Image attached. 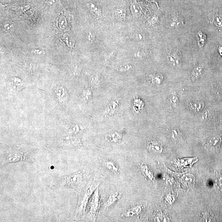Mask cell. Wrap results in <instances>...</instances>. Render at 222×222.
Returning <instances> with one entry per match:
<instances>
[{
    "label": "cell",
    "instance_id": "obj_36",
    "mask_svg": "<svg viewBox=\"0 0 222 222\" xmlns=\"http://www.w3.org/2000/svg\"><path fill=\"white\" fill-rule=\"evenodd\" d=\"M56 2V0H46V2L49 6H53Z\"/></svg>",
    "mask_w": 222,
    "mask_h": 222
},
{
    "label": "cell",
    "instance_id": "obj_19",
    "mask_svg": "<svg viewBox=\"0 0 222 222\" xmlns=\"http://www.w3.org/2000/svg\"><path fill=\"white\" fill-rule=\"evenodd\" d=\"M130 10L134 17H138L142 14V8L138 4L135 3L132 4L130 6Z\"/></svg>",
    "mask_w": 222,
    "mask_h": 222
},
{
    "label": "cell",
    "instance_id": "obj_30",
    "mask_svg": "<svg viewBox=\"0 0 222 222\" xmlns=\"http://www.w3.org/2000/svg\"><path fill=\"white\" fill-rule=\"evenodd\" d=\"M13 82L15 87L18 89L19 88L21 89L22 86H23V84L21 80L18 78H15L13 81Z\"/></svg>",
    "mask_w": 222,
    "mask_h": 222
},
{
    "label": "cell",
    "instance_id": "obj_26",
    "mask_svg": "<svg viewBox=\"0 0 222 222\" xmlns=\"http://www.w3.org/2000/svg\"><path fill=\"white\" fill-rule=\"evenodd\" d=\"M64 38L65 42L69 47L71 48L74 47L75 42L71 36L69 35L68 34H66L65 35Z\"/></svg>",
    "mask_w": 222,
    "mask_h": 222
},
{
    "label": "cell",
    "instance_id": "obj_4",
    "mask_svg": "<svg viewBox=\"0 0 222 222\" xmlns=\"http://www.w3.org/2000/svg\"><path fill=\"white\" fill-rule=\"evenodd\" d=\"M100 206V198L99 189L97 188L90 198L86 209L85 215L88 220L95 221Z\"/></svg>",
    "mask_w": 222,
    "mask_h": 222
},
{
    "label": "cell",
    "instance_id": "obj_8",
    "mask_svg": "<svg viewBox=\"0 0 222 222\" xmlns=\"http://www.w3.org/2000/svg\"><path fill=\"white\" fill-rule=\"evenodd\" d=\"M168 63L173 67H178L182 63L181 56L177 52L170 53L167 57Z\"/></svg>",
    "mask_w": 222,
    "mask_h": 222
},
{
    "label": "cell",
    "instance_id": "obj_21",
    "mask_svg": "<svg viewBox=\"0 0 222 222\" xmlns=\"http://www.w3.org/2000/svg\"><path fill=\"white\" fill-rule=\"evenodd\" d=\"M163 80V75L161 73L155 74L151 77V83L155 85H160Z\"/></svg>",
    "mask_w": 222,
    "mask_h": 222
},
{
    "label": "cell",
    "instance_id": "obj_22",
    "mask_svg": "<svg viewBox=\"0 0 222 222\" xmlns=\"http://www.w3.org/2000/svg\"><path fill=\"white\" fill-rule=\"evenodd\" d=\"M115 16L119 20H122L125 19L126 16V11L124 9L119 8H116L114 11Z\"/></svg>",
    "mask_w": 222,
    "mask_h": 222
},
{
    "label": "cell",
    "instance_id": "obj_37",
    "mask_svg": "<svg viewBox=\"0 0 222 222\" xmlns=\"http://www.w3.org/2000/svg\"><path fill=\"white\" fill-rule=\"evenodd\" d=\"M219 52L222 57V47H220L219 48Z\"/></svg>",
    "mask_w": 222,
    "mask_h": 222
},
{
    "label": "cell",
    "instance_id": "obj_15",
    "mask_svg": "<svg viewBox=\"0 0 222 222\" xmlns=\"http://www.w3.org/2000/svg\"><path fill=\"white\" fill-rule=\"evenodd\" d=\"M140 169L144 177L150 181H152L154 180V174L146 164L142 163L140 165Z\"/></svg>",
    "mask_w": 222,
    "mask_h": 222
},
{
    "label": "cell",
    "instance_id": "obj_27",
    "mask_svg": "<svg viewBox=\"0 0 222 222\" xmlns=\"http://www.w3.org/2000/svg\"><path fill=\"white\" fill-rule=\"evenodd\" d=\"M214 23L218 27H222V15H217L214 19Z\"/></svg>",
    "mask_w": 222,
    "mask_h": 222
},
{
    "label": "cell",
    "instance_id": "obj_3",
    "mask_svg": "<svg viewBox=\"0 0 222 222\" xmlns=\"http://www.w3.org/2000/svg\"><path fill=\"white\" fill-rule=\"evenodd\" d=\"M98 185L99 184L94 180L88 183L81 189L79 195L78 202L76 211V216L77 218L84 216L88 203L93 194L98 188Z\"/></svg>",
    "mask_w": 222,
    "mask_h": 222
},
{
    "label": "cell",
    "instance_id": "obj_6",
    "mask_svg": "<svg viewBox=\"0 0 222 222\" xmlns=\"http://www.w3.org/2000/svg\"><path fill=\"white\" fill-rule=\"evenodd\" d=\"M120 103V98L114 97L108 102L105 109V116L107 117L112 116L118 110Z\"/></svg>",
    "mask_w": 222,
    "mask_h": 222
},
{
    "label": "cell",
    "instance_id": "obj_2",
    "mask_svg": "<svg viewBox=\"0 0 222 222\" xmlns=\"http://www.w3.org/2000/svg\"><path fill=\"white\" fill-rule=\"evenodd\" d=\"M81 170L71 174L56 177L51 185L52 190L71 189L79 191L81 190L85 183L86 172Z\"/></svg>",
    "mask_w": 222,
    "mask_h": 222
},
{
    "label": "cell",
    "instance_id": "obj_25",
    "mask_svg": "<svg viewBox=\"0 0 222 222\" xmlns=\"http://www.w3.org/2000/svg\"><path fill=\"white\" fill-rule=\"evenodd\" d=\"M194 177L192 175H186L184 176L183 177V182H184V183L185 184L187 185L193 184L194 183Z\"/></svg>",
    "mask_w": 222,
    "mask_h": 222
},
{
    "label": "cell",
    "instance_id": "obj_23",
    "mask_svg": "<svg viewBox=\"0 0 222 222\" xmlns=\"http://www.w3.org/2000/svg\"><path fill=\"white\" fill-rule=\"evenodd\" d=\"M198 45L200 47H203L206 42L207 36L205 34L200 32L198 34Z\"/></svg>",
    "mask_w": 222,
    "mask_h": 222
},
{
    "label": "cell",
    "instance_id": "obj_20",
    "mask_svg": "<svg viewBox=\"0 0 222 222\" xmlns=\"http://www.w3.org/2000/svg\"><path fill=\"white\" fill-rule=\"evenodd\" d=\"M122 138V136L118 132H113L106 137V139L107 141L111 142H117L120 141Z\"/></svg>",
    "mask_w": 222,
    "mask_h": 222
},
{
    "label": "cell",
    "instance_id": "obj_7",
    "mask_svg": "<svg viewBox=\"0 0 222 222\" xmlns=\"http://www.w3.org/2000/svg\"><path fill=\"white\" fill-rule=\"evenodd\" d=\"M221 139L219 136L211 137L206 142V148L209 151L213 152L217 151L221 147Z\"/></svg>",
    "mask_w": 222,
    "mask_h": 222
},
{
    "label": "cell",
    "instance_id": "obj_16",
    "mask_svg": "<svg viewBox=\"0 0 222 222\" xmlns=\"http://www.w3.org/2000/svg\"><path fill=\"white\" fill-rule=\"evenodd\" d=\"M104 164L107 170L114 174H118L119 168L116 163L111 160H104Z\"/></svg>",
    "mask_w": 222,
    "mask_h": 222
},
{
    "label": "cell",
    "instance_id": "obj_1",
    "mask_svg": "<svg viewBox=\"0 0 222 222\" xmlns=\"http://www.w3.org/2000/svg\"><path fill=\"white\" fill-rule=\"evenodd\" d=\"M36 150L33 148L18 146L10 148L1 159V168L10 163L25 162L33 163L35 161Z\"/></svg>",
    "mask_w": 222,
    "mask_h": 222
},
{
    "label": "cell",
    "instance_id": "obj_28",
    "mask_svg": "<svg viewBox=\"0 0 222 222\" xmlns=\"http://www.w3.org/2000/svg\"><path fill=\"white\" fill-rule=\"evenodd\" d=\"M90 10L94 13L95 15H97L99 16L101 15V11L100 10V9L98 7L96 6L95 5L93 4V3H90Z\"/></svg>",
    "mask_w": 222,
    "mask_h": 222
},
{
    "label": "cell",
    "instance_id": "obj_12",
    "mask_svg": "<svg viewBox=\"0 0 222 222\" xmlns=\"http://www.w3.org/2000/svg\"><path fill=\"white\" fill-rule=\"evenodd\" d=\"M147 148L149 152L153 154H161L163 150L162 145L157 141H151L149 142Z\"/></svg>",
    "mask_w": 222,
    "mask_h": 222
},
{
    "label": "cell",
    "instance_id": "obj_5",
    "mask_svg": "<svg viewBox=\"0 0 222 222\" xmlns=\"http://www.w3.org/2000/svg\"><path fill=\"white\" fill-rule=\"evenodd\" d=\"M55 93L58 100L62 105H65L68 101L69 94L66 88L60 84H57L55 87Z\"/></svg>",
    "mask_w": 222,
    "mask_h": 222
},
{
    "label": "cell",
    "instance_id": "obj_34",
    "mask_svg": "<svg viewBox=\"0 0 222 222\" xmlns=\"http://www.w3.org/2000/svg\"><path fill=\"white\" fill-rule=\"evenodd\" d=\"M4 28L6 31H12L14 27L13 24H7L4 25Z\"/></svg>",
    "mask_w": 222,
    "mask_h": 222
},
{
    "label": "cell",
    "instance_id": "obj_33",
    "mask_svg": "<svg viewBox=\"0 0 222 222\" xmlns=\"http://www.w3.org/2000/svg\"><path fill=\"white\" fill-rule=\"evenodd\" d=\"M60 26L61 28V29H65V28L66 26V21L65 19L64 20V19L63 18H61L60 20Z\"/></svg>",
    "mask_w": 222,
    "mask_h": 222
},
{
    "label": "cell",
    "instance_id": "obj_14",
    "mask_svg": "<svg viewBox=\"0 0 222 222\" xmlns=\"http://www.w3.org/2000/svg\"><path fill=\"white\" fill-rule=\"evenodd\" d=\"M184 24V19L181 16L175 15L171 17L170 19V27L175 28L183 25Z\"/></svg>",
    "mask_w": 222,
    "mask_h": 222
},
{
    "label": "cell",
    "instance_id": "obj_31",
    "mask_svg": "<svg viewBox=\"0 0 222 222\" xmlns=\"http://www.w3.org/2000/svg\"><path fill=\"white\" fill-rule=\"evenodd\" d=\"M132 67L130 65H123L118 68V70L120 72H124L128 71Z\"/></svg>",
    "mask_w": 222,
    "mask_h": 222
},
{
    "label": "cell",
    "instance_id": "obj_18",
    "mask_svg": "<svg viewBox=\"0 0 222 222\" xmlns=\"http://www.w3.org/2000/svg\"><path fill=\"white\" fill-rule=\"evenodd\" d=\"M205 104L200 101H195L190 103V109L194 112H199L204 109Z\"/></svg>",
    "mask_w": 222,
    "mask_h": 222
},
{
    "label": "cell",
    "instance_id": "obj_9",
    "mask_svg": "<svg viewBox=\"0 0 222 222\" xmlns=\"http://www.w3.org/2000/svg\"><path fill=\"white\" fill-rule=\"evenodd\" d=\"M142 206L139 205H136L125 211L121 216L124 218L131 217L139 215L142 212Z\"/></svg>",
    "mask_w": 222,
    "mask_h": 222
},
{
    "label": "cell",
    "instance_id": "obj_35",
    "mask_svg": "<svg viewBox=\"0 0 222 222\" xmlns=\"http://www.w3.org/2000/svg\"><path fill=\"white\" fill-rule=\"evenodd\" d=\"M79 130V127L78 126H77V125H76V126L73 127V128H72V129H71V132L75 134V133H77V132H78Z\"/></svg>",
    "mask_w": 222,
    "mask_h": 222
},
{
    "label": "cell",
    "instance_id": "obj_32",
    "mask_svg": "<svg viewBox=\"0 0 222 222\" xmlns=\"http://www.w3.org/2000/svg\"><path fill=\"white\" fill-rule=\"evenodd\" d=\"M87 38L88 41L90 43L93 42L95 40V35L92 33H89L87 35Z\"/></svg>",
    "mask_w": 222,
    "mask_h": 222
},
{
    "label": "cell",
    "instance_id": "obj_11",
    "mask_svg": "<svg viewBox=\"0 0 222 222\" xmlns=\"http://www.w3.org/2000/svg\"><path fill=\"white\" fill-rule=\"evenodd\" d=\"M122 193L121 192H117L113 193L109 196L104 203V209H107L109 207L113 205L118 200L121 198Z\"/></svg>",
    "mask_w": 222,
    "mask_h": 222
},
{
    "label": "cell",
    "instance_id": "obj_13",
    "mask_svg": "<svg viewBox=\"0 0 222 222\" xmlns=\"http://www.w3.org/2000/svg\"><path fill=\"white\" fill-rule=\"evenodd\" d=\"M63 144L65 146L72 147H80L82 145L80 139L75 137H67L63 140Z\"/></svg>",
    "mask_w": 222,
    "mask_h": 222
},
{
    "label": "cell",
    "instance_id": "obj_10",
    "mask_svg": "<svg viewBox=\"0 0 222 222\" xmlns=\"http://www.w3.org/2000/svg\"><path fill=\"white\" fill-rule=\"evenodd\" d=\"M170 137L172 140L177 144H183L184 143V137L182 132L177 128H175L172 130Z\"/></svg>",
    "mask_w": 222,
    "mask_h": 222
},
{
    "label": "cell",
    "instance_id": "obj_24",
    "mask_svg": "<svg viewBox=\"0 0 222 222\" xmlns=\"http://www.w3.org/2000/svg\"><path fill=\"white\" fill-rule=\"evenodd\" d=\"M82 97L84 100L86 102H87L91 99L92 97V91L89 89H86L84 90L82 93Z\"/></svg>",
    "mask_w": 222,
    "mask_h": 222
},
{
    "label": "cell",
    "instance_id": "obj_29",
    "mask_svg": "<svg viewBox=\"0 0 222 222\" xmlns=\"http://www.w3.org/2000/svg\"><path fill=\"white\" fill-rule=\"evenodd\" d=\"M100 81V77L98 74H93L91 77L90 82L93 85H97Z\"/></svg>",
    "mask_w": 222,
    "mask_h": 222
},
{
    "label": "cell",
    "instance_id": "obj_17",
    "mask_svg": "<svg viewBox=\"0 0 222 222\" xmlns=\"http://www.w3.org/2000/svg\"><path fill=\"white\" fill-rule=\"evenodd\" d=\"M203 72V68L201 65H198L195 67L192 70L191 74V79L192 80H197Z\"/></svg>",
    "mask_w": 222,
    "mask_h": 222
}]
</instances>
